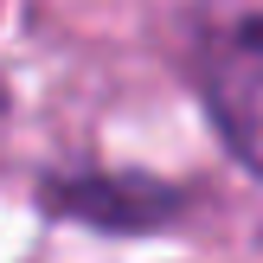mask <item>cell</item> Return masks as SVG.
<instances>
[{"mask_svg":"<svg viewBox=\"0 0 263 263\" xmlns=\"http://www.w3.org/2000/svg\"><path fill=\"white\" fill-rule=\"evenodd\" d=\"M199 90L225 141L263 174V0H212L199 13Z\"/></svg>","mask_w":263,"mask_h":263,"instance_id":"obj_1","label":"cell"}]
</instances>
